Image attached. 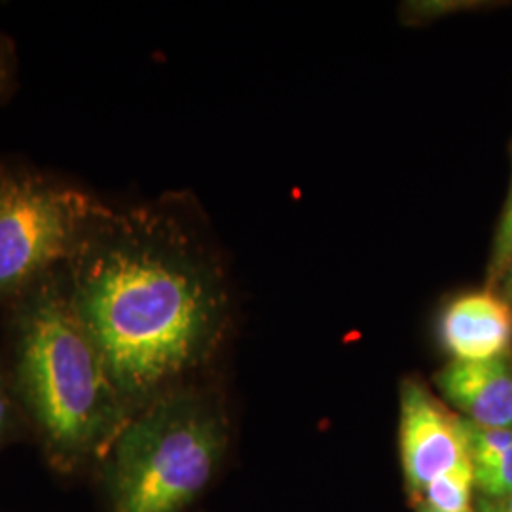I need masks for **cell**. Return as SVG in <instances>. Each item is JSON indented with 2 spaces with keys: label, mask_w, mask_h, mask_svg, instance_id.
I'll use <instances>...</instances> for the list:
<instances>
[{
  "label": "cell",
  "mask_w": 512,
  "mask_h": 512,
  "mask_svg": "<svg viewBox=\"0 0 512 512\" xmlns=\"http://www.w3.org/2000/svg\"><path fill=\"white\" fill-rule=\"evenodd\" d=\"M63 285L131 416L209 357L230 311L219 258L162 205H103Z\"/></svg>",
  "instance_id": "1"
},
{
  "label": "cell",
  "mask_w": 512,
  "mask_h": 512,
  "mask_svg": "<svg viewBox=\"0 0 512 512\" xmlns=\"http://www.w3.org/2000/svg\"><path fill=\"white\" fill-rule=\"evenodd\" d=\"M61 279L50 274L19 300L16 370L21 399L48 454L73 469L110 450L131 414Z\"/></svg>",
  "instance_id": "2"
},
{
  "label": "cell",
  "mask_w": 512,
  "mask_h": 512,
  "mask_svg": "<svg viewBox=\"0 0 512 512\" xmlns=\"http://www.w3.org/2000/svg\"><path fill=\"white\" fill-rule=\"evenodd\" d=\"M224 450L219 414L190 393H165L135 412L110 446L112 512H183Z\"/></svg>",
  "instance_id": "3"
},
{
  "label": "cell",
  "mask_w": 512,
  "mask_h": 512,
  "mask_svg": "<svg viewBox=\"0 0 512 512\" xmlns=\"http://www.w3.org/2000/svg\"><path fill=\"white\" fill-rule=\"evenodd\" d=\"M103 203L37 173L0 169V300L67 264Z\"/></svg>",
  "instance_id": "4"
},
{
  "label": "cell",
  "mask_w": 512,
  "mask_h": 512,
  "mask_svg": "<svg viewBox=\"0 0 512 512\" xmlns=\"http://www.w3.org/2000/svg\"><path fill=\"white\" fill-rule=\"evenodd\" d=\"M399 435L404 476L414 494L439 476L473 465L461 420L416 380L401 387Z\"/></svg>",
  "instance_id": "5"
},
{
  "label": "cell",
  "mask_w": 512,
  "mask_h": 512,
  "mask_svg": "<svg viewBox=\"0 0 512 512\" xmlns=\"http://www.w3.org/2000/svg\"><path fill=\"white\" fill-rule=\"evenodd\" d=\"M440 336L454 361H494L512 346V306L490 291L463 294L442 315Z\"/></svg>",
  "instance_id": "6"
},
{
  "label": "cell",
  "mask_w": 512,
  "mask_h": 512,
  "mask_svg": "<svg viewBox=\"0 0 512 512\" xmlns=\"http://www.w3.org/2000/svg\"><path fill=\"white\" fill-rule=\"evenodd\" d=\"M442 395L482 427H512V361H452L437 374Z\"/></svg>",
  "instance_id": "7"
},
{
  "label": "cell",
  "mask_w": 512,
  "mask_h": 512,
  "mask_svg": "<svg viewBox=\"0 0 512 512\" xmlns=\"http://www.w3.org/2000/svg\"><path fill=\"white\" fill-rule=\"evenodd\" d=\"M475 488L473 465L435 478L421 490V503L439 512H471Z\"/></svg>",
  "instance_id": "8"
},
{
  "label": "cell",
  "mask_w": 512,
  "mask_h": 512,
  "mask_svg": "<svg viewBox=\"0 0 512 512\" xmlns=\"http://www.w3.org/2000/svg\"><path fill=\"white\" fill-rule=\"evenodd\" d=\"M461 423L473 467L501 456L512 446V427H482L465 418Z\"/></svg>",
  "instance_id": "9"
},
{
  "label": "cell",
  "mask_w": 512,
  "mask_h": 512,
  "mask_svg": "<svg viewBox=\"0 0 512 512\" xmlns=\"http://www.w3.org/2000/svg\"><path fill=\"white\" fill-rule=\"evenodd\" d=\"M475 486L482 497H503L512 492V446L501 456L473 467Z\"/></svg>",
  "instance_id": "10"
},
{
  "label": "cell",
  "mask_w": 512,
  "mask_h": 512,
  "mask_svg": "<svg viewBox=\"0 0 512 512\" xmlns=\"http://www.w3.org/2000/svg\"><path fill=\"white\" fill-rule=\"evenodd\" d=\"M512 264V186L503 219L495 236L494 256H492V279L503 277Z\"/></svg>",
  "instance_id": "11"
},
{
  "label": "cell",
  "mask_w": 512,
  "mask_h": 512,
  "mask_svg": "<svg viewBox=\"0 0 512 512\" xmlns=\"http://www.w3.org/2000/svg\"><path fill=\"white\" fill-rule=\"evenodd\" d=\"M12 420H14V412H12V399L6 391V385L0 378V444L2 440L6 439V435L10 433L12 427Z\"/></svg>",
  "instance_id": "12"
},
{
  "label": "cell",
  "mask_w": 512,
  "mask_h": 512,
  "mask_svg": "<svg viewBox=\"0 0 512 512\" xmlns=\"http://www.w3.org/2000/svg\"><path fill=\"white\" fill-rule=\"evenodd\" d=\"M478 512H512V492L503 497H478Z\"/></svg>",
  "instance_id": "13"
},
{
  "label": "cell",
  "mask_w": 512,
  "mask_h": 512,
  "mask_svg": "<svg viewBox=\"0 0 512 512\" xmlns=\"http://www.w3.org/2000/svg\"><path fill=\"white\" fill-rule=\"evenodd\" d=\"M503 291H505V300L512 306V264L509 266V270L503 275Z\"/></svg>",
  "instance_id": "14"
},
{
  "label": "cell",
  "mask_w": 512,
  "mask_h": 512,
  "mask_svg": "<svg viewBox=\"0 0 512 512\" xmlns=\"http://www.w3.org/2000/svg\"><path fill=\"white\" fill-rule=\"evenodd\" d=\"M418 512H439V511H435V509H431V507H427V505H425V503H418Z\"/></svg>",
  "instance_id": "15"
},
{
  "label": "cell",
  "mask_w": 512,
  "mask_h": 512,
  "mask_svg": "<svg viewBox=\"0 0 512 512\" xmlns=\"http://www.w3.org/2000/svg\"><path fill=\"white\" fill-rule=\"evenodd\" d=\"M2 76H4V67H2V61H0V82H2Z\"/></svg>",
  "instance_id": "16"
}]
</instances>
